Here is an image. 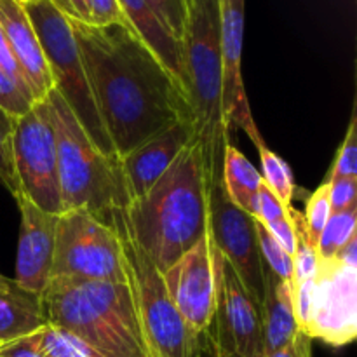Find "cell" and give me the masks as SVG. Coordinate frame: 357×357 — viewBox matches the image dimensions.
Listing matches in <instances>:
<instances>
[{
  "mask_svg": "<svg viewBox=\"0 0 357 357\" xmlns=\"http://www.w3.org/2000/svg\"><path fill=\"white\" fill-rule=\"evenodd\" d=\"M23 7L40 40L45 61L51 70L54 91L65 100L94 145L105 155L119 159L94 105L68 17L56 9L51 0H33L23 3Z\"/></svg>",
  "mask_w": 357,
  "mask_h": 357,
  "instance_id": "7",
  "label": "cell"
},
{
  "mask_svg": "<svg viewBox=\"0 0 357 357\" xmlns=\"http://www.w3.org/2000/svg\"><path fill=\"white\" fill-rule=\"evenodd\" d=\"M124 14L128 26L136 37L157 56L160 63L169 70L187 93V70H185L183 44L164 28L159 17L153 14L145 0H117ZM188 98V96H187Z\"/></svg>",
  "mask_w": 357,
  "mask_h": 357,
  "instance_id": "18",
  "label": "cell"
},
{
  "mask_svg": "<svg viewBox=\"0 0 357 357\" xmlns=\"http://www.w3.org/2000/svg\"><path fill=\"white\" fill-rule=\"evenodd\" d=\"M222 2L187 0L183 35L187 96L195 139L202 146L208 187L222 180L229 128L222 108Z\"/></svg>",
  "mask_w": 357,
  "mask_h": 357,
  "instance_id": "4",
  "label": "cell"
},
{
  "mask_svg": "<svg viewBox=\"0 0 357 357\" xmlns=\"http://www.w3.org/2000/svg\"><path fill=\"white\" fill-rule=\"evenodd\" d=\"M68 21L94 105L119 159L176 122H194L183 87L128 24Z\"/></svg>",
  "mask_w": 357,
  "mask_h": 357,
  "instance_id": "1",
  "label": "cell"
},
{
  "mask_svg": "<svg viewBox=\"0 0 357 357\" xmlns=\"http://www.w3.org/2000/svg\"><path fill=\"white\" fill-rule=\"evenodd\" d=\"M357 204L340 213H331L324 225L323 232L316 241V253L319 264H330L335 260L338 251L357 236Z\"/></svg>",
  "mask_w": 357,
  "mask_h": 357,
  "instance_id": "22",
  "label": "cell"
},
{
  "mask_svg": "<svg viewBox=\"0 0 357 357\" xmlns=\"http://www.w3.org/2000/svg\"><path fill=\"white\" fill-rule=\"evenodd\" d=\"M126 257L129 284L138 307L149 357H201V337L195 335L174 307L162 272L136 244L126 222V211L112 220Z\"/></svg>",
  "mask_w": 357,
  "mask_h": 357,
  "instance_id": "6",
  "label": "cell"
},
{
  "mask_svg": "<svg viewBox=\"0 0 357 357\" xmlns=\"http://www.w3.org/2000/svg\"><path fill=\"white\" fill-rule=\"evenodd\" d=\"M331 216V204H330V181H324L323 185L316 188V192H312L307 201L305 220L307 234H309V239L312 241V244L316 246V241L319 237V234L323 232L324 225H326L328 218Z\"/></svg>",
  "mask_w": 357,
  "mask_h": 357,
  "instance_id": "27",
  "label": "cell"
},
{
  "mask_svg": "<svg viewBox=\"0 0 357 357\" xmlns=\"http://www.w3.org/2000/svg\"><path fill=\"white\" fill-rule=\"evenodd\" d=\"M0 68H2L3 72H6L7 75H9L10 79L14 80V84H16V86L20 87V89L23 91V93H26L28 96H30L31 100H33V96H31L30 89H28L26 82H24L23 73H21L20 66H17V63L14 61L13 52H10L9 44H7V38H6V35H3L2 26H0Z\"/></svg>",
  "mask_w": 357,
  "mask_h": 357,
  "instance_id": "35",
  "label": "cell"
},
{
  "mask_svg": "<svg viewBox=\"0 0 357 357\" xmlns=\"http://www.w3.org/2000/svg\"><path fill=\"white\" fill-rule=\"evenodd\" d=\"M257 149L258 152H260L261 169H264L261 180L267 183V187L274 192L275 197L282 202V206H284L286 209H291L293 194H295V183H293V174L288 162H284L278 153L268 150L265 143L258 145Z\"/></svg>",
  "mask_w": 357,
  "mask_h": 357,
  "instance_id": "23",
  "label": "cell"
},
{
  "mask_svg": "<svg viewBox=\"0 0 357 357\" xmlns=\"http://www.w3.org/2000/svg\"><path fill=\"white\" fill-rule=\"evenodd\" d=\"M222 2V108L227 128H241L255 146L265 143L251 115L244 89L241 61L244 37V0Z\"/></svg>",
  "mask_w": 357,
  "mask_h": 357,
  "instance_id": "14",
  "label": "cell"
},
{
  "mask_svg": "<svg viewBox=\"0 0 357 357\" xmlns=\"http://www.w3.org/2000/svg\"><path fill=\"white\" fill-rule=\"evenodd\" d=\"M222 181L230 202L257 218L258 188L261 183V174L232 143L225 146V153H223Z\"/></svg>",
  "mask_w": 357,
  "mask_h": 357,
  "instance_id": "21",
  "label": "cell"
},
{
  "mask_svg": "<svg viewBox=\"0 0 357 357\" xmlns=\"http://www.w3.org/2000/svg\"><path fill=\"white\" fill-rule=\"evenodd\" d=\"M52 6L61 10L68 20L91 24V10L87 0H51Z\"/></svg>",
  "mask_w": 357,
  "mask_h": 357,
  "instance_id": "37",
  "label": "cell"
},
{
  "mask_svg": "<svg viewBox=\"0 0 357 357\" xmlns=\"http://www.w3.org/2000/svg\"><path fill=\"white\" fill-rule=\"evenodd\" d=\"M0 26L35 103L44 101L54 89V82L40 40L23 3L16 0H0Z\"/></svg>",
  "mask_w": 357,
  "mask_h": 357,
  "instance_id": "17",
  "label": "cell"
},
{
  "mask_svg": "<svg viewBox=\"0 0 357 357\" xmlns=\"http://www.w3.org/2000/svg\"><path fill=\"white\" fill-rule=\"evenodd\" d=\"M174 307L195 335L208 333L216 305V264L211 232L162 272Z\"/></svg>",
  "mask_w": 357,
  "mask_h": 357,
  "instance_id": "12",
  "label": "cell"
},
{
  "mask_svg": "<svg viewBox=\"0 0 357 357\" xmlns=\"http://www.w3.org/2000/svg\"><path fill=\"white\" fill-rule=\"evenodd\" d=\"M16 202L21 223L14 281L28 291L42 295L51 281L58 215L44 211L23 194L17 195Z\"/></svg>",
  "mask_w": 357,
  "mask_h": 357,
  "instance_id": "15",
  "label": "cell"
},
{
  "mask_svg": "<svg viewBox=\"0 0 357 357\" xmlns=\"http://www.w3.org/2000/svg\"><path fill=\"white\" fill-rule=\"evenodd\" d=\"M289 209H286L282 206V202L275 197L274 192L267 187L264 180H261L260 188H258V215L257 220L264 225L272 222H278V220L288 218Z\"/></svg>",
  "mask_w": 357,
  "mask_h": 357,
  "instance_id": "31",
  "label": "cell"
},
{
  "mask_svg": "<svg viewBox=\"0 0 357 357\" xmlns=\"http://www.w3.org/2000/svg\"><path fill=\"white\" fill-rule=\"evenodd\" d=\"M264 357H312V338L298 331V335L288 345Z\"/></svg>",
  "mask_w": 357,
  "mask_h": 357,
  "instance_id": "36",
  "label": "cell"
},
{
  "mask_svg": "<svg viewBox=\"0 0 357 357\" xmlns=\"http://www.w3.org/2000/svg\"><path fill=\"white\" fill-rule=\"evenodd\" d=\"M47 323L40 295L0 275V345L37 333Z\"/></svg>",
  "mask_w": 357,
  "mask_h": 357,
  "instance_id": "20",
  "label": "cell"
},
{
  "mask_svg": "<svg viewBox=\"0 0 357 357\" xmlns=\"http://www.w3.org/2000/svg\"><path fill=\"white\" fill-rule=\"evenodd\" d=\"M216 264V305L213 316L215 357H264L261 302L246 288L213 241Z\"/></svg>",
  "mask_w": 357,
  "mask_h": 357,
  "instance_id": "10",
  "label": "cell"
},
{
  "mask_svg": "<svg viewBox=\"0 0 357 357\" xmlns=\"http://www.w3.org/2000/svg\"><path fill=\"white\" fill-rule=\"evenodd\" d=\"M91 10L93 26H108V24H128L117 0H87Z\"/></svg>",
  "mask_w": 357,
  "mask_h": 357,
  "instance_id": "33",
  "label": "cell"
},
{
  "mask_svg": "<svg viewBox=\"0 0 357 357\" xmlns=\"http://www.w3.org/2000/svg\"><path fill=\"white\" fill-rule=\"evenodd\" d=\"M192 139H195L194 122L181 121L122 155L119 162L129 199L145 195Z\"/></svg>",
  "mask_w": 357,
  "mask_h": 357,
  "instance_id": "16",
  "label": "cell"
},
{
  "mask_svg": "<svg viewBox=\"0 0 357 357\" xmlns=\"http://www.w3.org/2000/svg\"><path fill=\"white\" fill-rule=\"evenodd\" d=\"M335 264L345 265V267H357V236L352 237L335 257Z\"/></svg>",
  "mask_w": 357,
  "mask_h": 357,
  "instance_id": "38",
  "label": "cell"
},
{
  "mask_svg": "<svg viewBox=\"0 0 357 357\" xmlns=\"http://www.w3.org/2000/svg\"><path fill=\"white\" fill-rule=\"evenodd\" d=\"M40 300L49 326L66 331L101 357H149L129 282L54 278Z\"/></svg>",
  "mask_w": 357,
  "mask_h": 357,
  "instance_id": "3",
  "label": "cell"
},
{
  "mask_svg": "<svg viewBox=\"0 0 357 357\" xmlns=\"http://www.w3.org/2000/svg\"><path fill=\"white\" fill-rule=\"evenodd\" d=\"M58 152V181L63 211L86 209L112 227L114 215L129 208L119 159L105 155L54 89L47 96Z\"/></svg>",
  "mask_w": 357,
  "mask_h": 357,
  "instance_id": "5",
  "label": "cell"
},
{
  "mask_svg": "<svg viewBox=\"0 0 357 357\" xmlns=\"http://www.w3.org/2000/svg\"><path fill=\"white\" fill-rule=\"evenodd\" d=\"M257 220V218H255ZM257 237L264 264L282 281L293 282V257L282 250L281 244L257 220Z\"/></svg>",
  "mask_w": 357,
  "mask_h": 357,
  "instance_id": "26",
  "label": "cell"
},
{
  "mask_svg": "<svg viewBox=\"0 0 357 357\" xmlns=\"http://www.w3.org/2000/svg\"><path fill=\"white\" fill-rule=\"evenodd\" d=\"M261 324L265 354L288 345L298 335L293 307V282L282 281L264 264Z\"/></svg>",
  "mask_w": 357,
  "mask_h": 357,
  "instance_id": "19",
  "label": "cell"
},
{
  "mask_svg": "<svg viewBox=\"0 0 357 357\" xmlns=\"http://www.w3.org/2000/svg\"><path fill=\"white\" fill-rule=\"evenodd\" d=\"M35 101L14 84V80L0 68V107L14 117L26 114Z\"/></svg>",
  "mask_w": 357,
  "mask_h": 357,
  "instance_id": "30",
  "label": "cell"
},
{
  "mask_svg": "<svg viewBox=\"0 0 357 357\" xmlns=\"http://www.w3.org/2000/svg\"><path fill=\"white\" fill-rule=\"evenodd\" d=\"M160 23L176 40L183 44L187 24V0H145Z\"/></svg>",
  "mask_w": 357,
  "mask_h": 357,
  "instance_id": "28",
  "label": "cell"
},
{
  "mask_svg": "<svg viewBox=\"0 0 357 357\" xmlns=\"http://www.w3.org/2000/svg\"><path fill=\"white\" fill-rule=\"evenodd\" d=\"M335 178H357V121L356 112L351 117L345 138L338 149L337 157H335L333 167H331L328 180Z\"/></svg>",
  "mask_w": 357,
  "mask_h": 357,
  "instance_id": "29",
  "label": "cell"
},
{
  "mask_svg": "<svg viewBox=\"0 0 357 357\" xmlns=\"http://www.w3.org/2000/svg\"><path fill=\"white\" fill-rule=\"evenodd\" d=\"M330 181L331 213H340L357 204V178H335Z\"/></svg>",
  "mask_w": 357,
  "mask_h": 357,
  "instance_id": "32",
  "label": "cell"
},
{
  "mask_svg": "<svg viewBox=\"0 0 357 357\" xmlns=\"http://www.w3.org/2000/svg\"><path fill=\"white\" fill-rule=\"evenodd\" d=\"M129 282L126 257L115 229L86 209L58 215L51 279Z\"/></svg>",
  "mask_w": 357,
  "mask_h": 357,
  "instance_id": "8",
  "label": "cell"
},
{
  "mask_svg": "<svg viewBox=\"0 0 357 357\" xmlns=\"http://www.w3.org/2000/svg\"><path fill=\"white\" fill-rule=\"evenodd\" d=\"M305 335L333 347H344L356 340L357 267H345L335 261L319 265Z\"/></svg>",
  "mask_w": 357,
  "mask_h": 357,
  "instance_id": "13",
  "label": "cell"
},
{
  "mask_svg": "<svg viewBox=\"0 0 357 357\" xmlns=\"http://www.w3.org/2000/svg\"><path fill=\"white\" fill-rule=\"evenodd\" d=\"M126 222L132 239L160 272L208 232V181L202 146L192 139L157 183L129 202Z\"/></svg>",
  "mask_w": 357,
  "mask_h": 357,
  "instance_id": "2",
  "label": "cell"
},
{
  "mask_svg": "<svg viewBox=\"0 0 357 357\" xmlns=\"http://www.w3.org/2000/svg\"><path fill=\"white\" fill-rule=\"evenodd\" d=\"M209 232L222 257L229 261L251 293H264V260L257 237V220L227 197L223 181L208 187Z\"/></svg>",
  "mask_w": 357,
  "mask_h": 357,
  "instance_id": "11",
  "label": "cell"
},
{
  "mask_svg": "<svg viewBox=\"0 0 357 357\" xmlns=\"http://www.w3.org/2000/svg\"><path fill=\"white\" fill-rule=\"evenodd\" d=\"M40 347L47 357H101L75 337L49 324L40 330Z\"/></svg>",
  "mask_w": 357,
  "mask_h": 357,
  "instance_id": "25",
  "label": "cell"
},
{
  "mask_svg": "<svg viewBox=\"0 0 357 357\" xmlns=\"http://www.w3.org/2000/svg\"><path fill=\"white\" fill-rule=\"evenodd\" d=\"M14 115L7 114L0 107V180L6 185L7 190L16 199L21 195L20 180H17L16 169H14V157H13V135L14 126H16Z\"/></svg>",
  "mask_w": 357,
  "mask_h": 357,
  "instance_id": "24",
  "label": "cell"
},
{
  "mask_svg": "<svg viewBox=\"0 0 357 357\" xmlns=\"http://www.w3.org/2000/svg\"><path fill=\"white\" fill-rule=\"evenodd\" d=\"M16 2H20V3H28V2H33V0H16Z\"/></svg>",
  "mask_w": 357,
  "mask_h": 357,
  "instance_id": "39",
  "label": "cell"
},
{
  "mask_svg": "<svg viewBox=\"0 0 357 357\" xmlns=\"http://www.w3.org/2000/svg\"><path fill=\"white\" fill-rule=\"evenodd\" d=\"M0 357H47L40 347V331L2 344Z\"/></svg>",
  "mask_w": 357,
  "mask_h": 357,
  "instance_id": "34",
  "label": "cell"
},
{
  "mask_svg": "<svg viewBox=\"0 0 357 357\" xmlns=\"http://www.w3.org/2000/svg\"><path fill=\"white\" fill-rule=\"evenodd\" d=\"M13 157L21 194L44 211L61 215L56 132L47 98L16 119Z\"/></svg>",
  "mask_w": 357,
  "mask_h": 357,
  "instance_id": "9",
  "label": "cell"
}]
</instances>
